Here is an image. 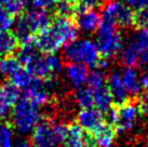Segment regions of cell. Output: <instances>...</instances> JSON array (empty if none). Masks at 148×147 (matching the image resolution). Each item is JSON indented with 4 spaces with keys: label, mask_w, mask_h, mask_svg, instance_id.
<instances>
[{
    "label": "cell",
    "mask_w": 148,
    "mask_h": 147,
    "mask_svg": "<svg viewBox=\"0 0 148 147\" xmlns=\"http://www.w3.org/2000/svg\"><path fill=\"white\" fill-rule=\"evenodd\" d=\"M77 28L86 30V32H93L99 28L101 23V15L95 11L94 9L86 8L80 4L77 12L71 17Z\"/></svg>",
    "instance_id": "ba28073f"
},
{
    "label": "cell",
    "mask_w": 148,
    "mask_h": 147,
    "mask_svg": "<svg viewBox=\"0 0 148 147\" xmlns=\"http://www.w3.org/2000/svg\"><path fill=\"white\" fill-rule=\"evenodd\" d=\"M20 100V91L11 82L0 84V118L11 116V110Z\"/></svg>",
    "instance_id": "9c48e42d"
},
{
    "label": "cell",
    "mask_w": 148,
    "mask_h": 147,
    "mask_svg": "<svg viewBox=\"0 0 148 147\" xmlns=\"http://www.w3.org/2000/svg\"><path fill=\"white\" fill-rule=\"evenodd\" d=\"M1 4H2V0H0V5H1Z\"/></svg>",
    "instance_id": "f35d334b"
},
{
    "label": "cell",
    "mask_w": 148,
    "mask_h": 147,
    "mask_svg": "<svg viewBox=\"0 0 148 147\" xmlns=\"http://www.w3.org/2000/svg\"><path fill=\"white\" fill-rule=\"evenodd\" d=\"M12 127L8 122L0 123V147H12Z\"/></svg>",
    "instance_id": "f546056e"
},
{
    "label": "cell",
    "mask_w": 148,
    "mask_h": 147,
    "mask_svg": "<svg viewBox=\"0 0 148 147\" xmlns=\"http://www.w3.org/2000/svg\"><path fill=\"white\" fill-rule=\"evenodd\" d=\"M93 98H94V106L102 114H105L112 105V98L106 86L93 91Z\"/></svg>",
    "instance_id": "ac0fdd59"
},
{
    "label": "cell",
    "mask_w": 148,
    "mask_h": 147,
    "mask_svg": "<svg viewBox=\"0 0 148 147\" xmlns=\"http://www.w3.org/2000/svg\"><path fill=\"white\" fill-rule=\"evenodd\" d=\"M124 88L127 90V93H130L132 98H137L140 93V82L137 78V74L135 70L131 67H127V69L124 70L123 77H122Z\"/></svg>",
    "instance_id": "2e32d148"
},
{
    "label": "cell",
    "mask_w": 148,
    "mask_h": 147,
    "mask_svg": "<svg viewBox=\"0 0 148 147\" xmlns=\"http://www.w3.org/2000/svg\"><path fill=\"white\" fill-rule=\"evenodd\" d=\"M120 60H121V63L127 67L133 68L134 66L138 65V55H137V51H136L133 42L129 43L122 50L121 55H120Z\"/></svg>",
    "instance_id": "d4e9b609"
},
{
    "label": "cell",
    "mask_w": 148,
    "mask_h": 147,
    "mask_svg": "<svg viewBox=\"0 0 148 147\" xmlns=\"http://www.w3.org/2000/svg\"><path fill=\"white\" fill-rule=\"evenodd\" d=\"M117 109L116 130L118 132L131 130L136 120L138 113L137 98H129L121 104H115Z\"/></svg>",
    "instance_id": "8992f818"
},
{
    "label": "cell",
    "mask_w": 148,
    "mask_h": 147,
    "mask_svg": "<svg viewBox=\"0 0 148 147\" xmlns=\"http://www.w3.org/2000/svg\"><path fill=\"white\" fill-rule=\"evenodd\" d=\"M106 83L107 89L112 98L114 104H121L129 98L122 78L119 74H111L109 77L106 78Z\"/></svg>",
    "instance_id": "7c38bea8"
},
{
    "label": "cell",
    "mask_w": 148,
    "mask_h": 147,
    "mask_svg": "<svg viewBox=\"0 0 148 147\" xmlns=\"http://www.w3.org/2000/svg\"><path fill=\"white\" fill-rule=\"evenodd\" d=\"M75 100L79 106L82 108H92L94 107L93 91L89 88H79L75 93Z\"/></svg>",
    "instance_id": "cb8c5ba5"
},
{
    "label": "cell",
    "mask_w": 148,
    "mask_h": 147,
    "mask_svg": "<svg viewBox=\"0 0 148 147\" xmlns=\"http://www.w3.org/2000/svg\"><path fill=\"white\" fill-rule=\"evenodd\" d=\"M127 3L130 8H133L137 10V9L144 8L148 5V0H127Z\"/></svg>",
    "instance_id": "e575fe53"
},
{
    "label": "cell",
    "mask_w": 148,
    "mask_h": 147,
    "mask_svg": "<svg viewBox=\"0 0 148 147\" xmlns=\"http://www.w3.org/2000/svg\"><path fill=\"white\" fill-rule=\"evenodd\" d=\"M66 77L69 79L70 83L79 89L86 80L88 76V67L81 63H74V64H67L65 68Z\"/></svg>",
    "instance_id": "5bb4252c"
},
{
    "label": "cell",
    "mask_w": 148,
    "mask_h": 147,
    "mask_svg": "<svg viewBox=\"0 0 148 147\" xmlns=\"http://www.w3.org/2000/svg\"><path fill=\"white\" fill-rule=\"evenodd\" d=\"M12 27H13L12 33L14 34V36L17 38L18 43H20L21 41L25 40L26 38L33 36V34H32V32L29 30L28 26H27L26 22H25V20L23 19L22 15H18L16 21L14 20V23H13Z\"/></svg>",
    "instance_id": "484cf974"
},
{
    "label": "cell",
    "mask_w": 148,
    "mask_h": 147,
    "mask_svg": "<svg viewBox=\"0 0 148 147\" xmlns=\"http://www.w3.org/2000/svg\"><path fill=\"white\" fill-rule=\"evenodd\" d=\"M80 7L77 0H56L55 1V13L58 16L71 19Z\"/></svg>",
    "instance_id": "ffe728a7"
},
{
    "label": "cell",
    "mask_w": 148,
    "mask_h": 147,
    "mask_svg": "<svg viewBox=\"0 0 148 147\" xmlns=\"http://www.w3.org/2000/svg\"><path fill=\"white\" fill-rule=\"evenodd\" d=\"M77 1L83 7L94 9L96 7H103V4L106 2L107 0H77Z\"/></svg>",
    "instance_id": "836d02e7"
},
{
    "label": "cell",
    "mask_w": 148,
    "mask_h": 147,
    "mask_svg": "<svg viewBox=\"0 0 148 147\" xmlns=\"http://www.w3.org/2000/svg\"><path fill=\"white\" fill-rule=\"evenodd\" d=\"M26 69L34 77L45 80L51 77H56V75L62 70V62L54 54L37 55Z\"/></svg>",
    "instance_id": "5b68a950"
},
{
    "label": "cell",
    "mask_w": 148,
    "mask_h": 147,
    "mask_svg": "<svg viewBox=\"0 0 148 147\" xmlns=\"http://www.w3.org/2000/svg\"><path fill=\"white\" fill-rule=\"evenodd\" d=\"M12 147H33L30 142L26 141L24 139H17L14 144H12Z\"/></svg>",
    "instance_id": "8d00e7d4"
},
{
    "label": "cell",
    "mask_w": 148,
    "mask_h": 147,
    "mask_svg": "<svg viewBox=\"0 0 148 147\" xmlns=\"http://www.w3.org/2000/svg\"><path fill=\"white\" fill-rule=\"evenodd\" d=\"M55 1H56V0H54V2H55Z\"/></svg>",
    "instance_id": "ab89813d"
},
{
    "label": "cell",
    "mask_w": 148,
    "mask_h": 147,
    "mask_svg": "<svg viewBox=\"0 0 148 147\" xmlns=\"http://www.w3.org/2000/svg\"><path fill=\"white\" fill-rule=\"evenodd\" d=\"M101 19L114 23L117 27H127L133 23V11L119 1L107 0L102 7Z\"/></svg>",
    "instance_id": "277c9868"
},
{
    "label": "cell",
    "mask_w": 148,
    "mask_h": 147,
    "mask_svg": "<svg viewBox=\"0 0 148 147\" xmlns=\"http://www.w3.org/2000/svg\"><path fill=\"white\" fill-rule=\"evenodd\" d=\"M137 106L138 113L148 118V92L145 91L143 94L137 96Z\"/></svg>",
    "instance_id": "1f68e13d"
},
{
    "label": "cell",
    "mask_w": 148,
    "mask_h": 147,
    "mask_svg": "<svg viewBox=\"0 0 148 147\" xmlns=\"http://www.w3.org/2000/svg\"><path fill=\"white\" fill-rule=\"evenodd\" d=\"M26 24L32 34H38L43 30L52 22V16L45 9H32L25 12L23 15Z\"/></svg>",
    "instance_id": "30bf717a"
},
{
    "label": "cell",
    "mask_w": 148,
    "mask_h": 147,
    "mask_svg": "<svg viewBox=\"0 0 148 147\" xmlns=\"http://www.w3.org/2000/svg\"><path fill=\"white\" fill-rule=\"evenodd\" d=\"M14 23V16L12 14L0 8V32H8L13 26Z\"/></svg>",
    "instance_id": "4dcf8cb0"
},
{
    "label": "cell",
    "mask_w": 148,
    "mask_h": 147,
    "mask_svg": "<svg viewBox=\"0 0 148 147\" xmlns=\"http://www.w3.org/2000/svg\"><path fill=\"white\" fill-rule=\"evenodd\" d=\"M33 4L38 9H47L54 3V0H32Z\"/></svg>",
    "instance_id": "d590c367"
},
{
    "label": "cell",
    "mask_w": 148,
    "mask_h": 147,
    "mask_svg": "<svg viewBox=\"0 0 148 147\" xmlns=\"http://www.w3.org/2000/svg\"><path fill=\"white\" fill-rule=\"evenodd\" d=\"M132 25L140 29H148V5L137 9L133 12V23Z\"/></svg>",
    "instance_id": "83f0119b"
},
{
    "label": "cell",
    "mask_w": 148,
    "mask_h": 147,
    "mask_svg": "<svg viewBox=\"0 0 148 147\" xmlns=\"http://www.w3.org/2000/svg\"><path fill=\"white\" fill-rule=\"evenodd\" d=\"M30 144L33 147H58V139L53 129V122L48 117L42 118L34 128Z\"/></svg>",
    "instance_id": "52a82bcc"
},
{
    "label": "cell",
    "mask_w": 148,
    "mask_h": 147,
    "mask_svg": "<svg viewBox=\"0 0 148 147\" xmlns=\"http://www.w3.org/2000/svg\"><path fill=\"white\" fill-rule=\"evenodd\" d=\"M20 68H22V65L14 55H7L0 60V73L3 76L11 77Z\"/></svg>",
    "instance_id": "7402d4cb"
},
{
    "label": "cell",
    "mask_w": 148,
    "mask_h": 147,
    "mask_svg": "<svg viewBox=\"0 0 148 147\" xmlns=\"http://www.w3.org/2000/svg\"><path fill=\"white\" fill-rule=\"evenodd\" d=\"M104 121L103 114L96 108H82L78 113L77 123L83 130L93 132Z\"/></svg>",
    "instance_id": "8fae6325"
},
{
    "label": "cell",
    "mask_w": 148,
    "mask_h": 147,
    "mask_svg": "<svg viewBox=\"0 0 148 147\" xmlns=\"http://www.w3.org/2000/svg\"><path fill=\"white\" fill-rule=\"evenodd\" d=\"M27 2L28 0H2V4L5 7L4 10H7L13 16H18L24 12Z\"/></svg>",
    "instance_id": "f1b7e54d"
},
{
    "label": "cell",
    "mask_w": 148,
    "mask_h": 147,
    "mask_svg": "<svg viewBox=\"0 0 148 147\" xmlns=\"http://www.w3.org/2000/svg\"><path fill=\"white\" fill-rule=\"evenodd\" d=\"M82 134L83 129L78 123H70L67 126V135L64 144L67 147H82Z\"/></svg>",
    "instance_id": "44dd1931"
},
{
    "label": "cell",
    "mask_w": 148,
    "mask_h": 147,
    "mask_svg": "<svg viewBox=\"0 0 148 147\" xmlns=\"http://www.w3.org/2000/svg\"><path fill=\"white\" fill-rule=\"evenodd\" d=\"M86 84L88 88L92 91H95L104 87L106 82V76L101 70H92L86 76Z\"/></svg>",
    "instance_id": "4316f807"
},
{
    "label": "cell",
    "mask_w": 148,
    "mask_h": 147,
    "mask_svg": "<svg viewBox=\"0 0 148 147\" xmlns=\"http://www.w3.org/2000/svg\"><path fill=\"white\" fill-rule=\"evenodd\" d=\"M92 133L99 147H110L116 137L117 130L114 126H111L104 120Z\"/></svg>",
    "instance_id": "4fadbf2b"
},
{
    "label": "cell",
    "mask_w": 148,
    "mask_h": 147,
    "mask_svg": "<svg viewBox=\"0 0 148 147\" xmlns=\"http://www.w3.org/2000/svg\"><path fill=\"white\" fill-rule=\"evenodd\" d=\"M121 47L122 38L118 27L109 21L101 19L96 36V49L101 60L108 61L119 52Z\"/></svg>",
    "instance_id": "7a4b0ae2"
},
{
    "label": "cell",
    "mask_w": 148,
    "mask_h": 147,
    "mask_svg": "<svg viewBox=\"0 0 148 147\" xmlns=\"http://www.w3.org/2000/svg\"><path fill=\"white\" fill-rule=\"evenodd\" d=\"M41 116L38 106L29 100L22 98L14 105L11 113V127L14 128L18 133H29L40 121Z\"/></svg>",
    "instance_id": "3957f363"
},
{
    "label": "cell",
    "mask_w": 148,
    "mask_h": 147,
    "mask_svg": "<svg viewBox=\"0 0 148 147\" xmlns=\"http://www.w3.org/2000/svg\"><path fill=\"white\" fill-rule=\"evenodd\" d=\"M53 129L58 143L60 144L65 143L66 135H67V126L63 124V123H53Z\"/></svg>",
    "instance_id": "d6a6232c"
},
{
    "label": "cell",
    "mask_w": 148,
    "mask_h": 147,
    "mask_svg": "<svg viewBox=\"0 0 148 147\" xmlns=\"http://www.w3.org/2000/svg\"><path fill=\"white\" fill-rule=\"evenodd\" d=\"M138 55V65L148 63V29H140L132 41Z\"/></svg>",
    "instance_id": "9a60e30c"
},
{
    "label": "cell",
    "mask_w": 148,
    "mask_h": 147,
    "mask_svg": "<svg viewBox=\"0 0 148 147\" xmlns=\"http://www.w3.org/2000/svg\"><path fill=\"white\" fill-rule=\"evenodd\" d=\"M140 87H142L146 92H148V73L143 75V77L140 79Z\"/></svg>",
    "instance_id": "74e56055"
},
{
    "label": "cell",
    "mask_w": 148,
    "mask_h": 147,
    "mask_svg": "<svg viewBox=\"0 0 148 147\" xmlns=\"http://www.w3.org/2000/svg\"><path fill=\"white\" fill-rule=\"evenodd\" d=\"M78 28L74 21L68 17L56 16L50 25L39 32L36 38V47L45 54H54L56 51L77 40Z\"/></svg>",
    "instance_id": "6da1fadb"
},
{
    "label": "cell",
    "mask_w": 148,
    "mask_h": 147,
    "mask_svg": "<svg viewBox=\"0 0 148 147\" xmlns=\"http://www.w3.org/2000/svg\"><path fill=\"white\" fill-rule=\"evenodd\" d=\"M18 40L11 32H0V56L12 55L17 50Z\"/></svg>",
    "instance_id": "d6986e66"
},
{
    "label": "cell",
    "mask_w": 148,
    "mask_h": 147,
    "mask_svg": "<svg viewBox=\"0 0 148 147\" xmlns=\"http://www.w3.org/2000/svg\"><path fill=\"white\" fill-rule=\"evenodd\" d=\"M101 57L96 45L90 40H82V63L91 67H99Z\"/></svg>",
    "instance_id": "e0dca14e"
},
{
    "label": "cell",
    "mask_w": 148,
    "mask_h": 147,
    "mask_svg": "<svg viewBox=\"0 0 148 147\" xmlns=\"http://www.w3.org/2000/svg\"><path fill=\"white\" fill-rule=\"evenodd\" d=\"M33 78L34 76L32 74L29 73L28 70L22 67L20 69L17 70L15 74H13L12 76L10 77V80H11V83L13 86H15L17 89H26L27 87L32 83L33 81Z\"/></svg>",
    "instance_id": "603a6c76"
}]
</instances>
